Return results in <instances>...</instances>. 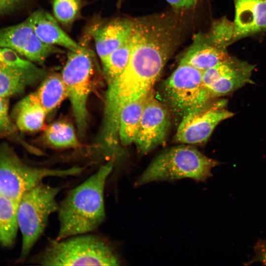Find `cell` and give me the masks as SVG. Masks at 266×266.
I'll use <instances>...</instances> for the list:
<instances>
[{
  "mask_svg": "<svg viewBox=\"0 0 266 266\" xmlns=\"http://www.w3.org/2000/svg\"><path fill=\"white\" fill-rule=\"evenodd\" d=\"M179 22L165 14L133 19L127 66L107 84L98 140L106 146L118 142L120 112L127 104L146 98L181 40Z\"/></svg>",
  "mask_w": 266,
  "mask_h": 266,
  "instance_id": "obj_1",
  "label": "cell"
},
{
  "mask_svg": "<svg viewBox=\"0 0 266 266\" xmlns=\"http://www.w3.org/2000/svg\"><path fill=\"white\" fill-rule=\"evenodd\" d=\"M112 168L113 163L110 161L67 193L59 204V229L56 240L88 233L104 221V187Z\"/></svg>",
  "mask_w": 266,
  "mask_h": 266,
  "instance_id": "obj_2",
  "label": "cell"
},
{
  "mask_svg": "<svg viewBox=\"0 0 266 266\" xmlns=\"http://www.w3.org/2000/svg\"><path fill=\"white\" fill-rule=\"evenodd\" d=\"M32 262L43 266H118L121 263L110 243L87 233L50 241Z\"/></svg>",
  "mask_w": 266,
  "mask_h": 266,
  "instance_id": "obj_3",
  "label": "cell"
},
{
  "mask_svg": "<svg viewBox=\"0 0 266 266\" xmlns=\"http://www.w3.org/2000/svg\"><path fill=\"white\" fill-rule=\"evenodd\" d=\"M219 164L196 148L181 145L161 152L138 177L135 185L191 178L204 182L212 176V169Z\"/></svg>",
  "mask_w": 266,
  "mask_h": 266,
  "instance_id": "obj_4",
  "label": "cell"
},
{
  "mask_svg": "<svg viewBox=\"0 0 266 266\" xmlns=\"http://www.w3.org/2000/svg\"><path fill=\"white\" fill-rule=\"evenodd\" d=\"M60 190L41 182L21 197L17 208L18 227L22 236L20 260L28 256L42 235L49 216L58 211L56 198Z\"/></svg>",
  "mask_w": 266,
  "mask_h": 266,
  "instance_id": "obj_5",
  "label": "cell"
},
{
  "mask_svg": "<svg viewBox=\"0 0 266 266\" xmlns=\"http://www.w3.org/2000/svg\"><path fill=\"white\" fill-rule=\"evenodd\" d=\"M83 169L79 166L66 169L32 166L25 163L8 145H0V190L2 196L17 202L44 178L77 175Z\"/></svg>",
  "mask_w": 266,
  "mask_h": 266,
  "instance_id": "obj_6",
  "label": "cell"
},
{
  "mask_svg": "<svg viewBox=\"0 0 266 266\" xmlns=\"http://www.w3.org/2000/svg\"><path fill=\"white\" fill-rule=\"evenodd\" d=\"M91 55L88 49L69 50L61 74L80 137L84 136L88 126L87 101L94 73Z\"/></svg>",
  "mask_w": 266,
  "mask_h": 266,
  "instance_id": "obj_7",
  "label": "cell"
},
{
  "mask_svg": "<svg viewBox=\"0 0 266 266\" xmlns=\"http://www.w3.org/2000/svg\"><path fill=\"white\" fill-rule=\"evenodd\" d=\"M164 95L172 111L182 118L216 100L203 84L202 71L181 62L165 81Z\"/></svg>",
  "mask_w": 266,
  "mask_h": 266,
  "instance_id": "obj_8",
  "label": "cell"
},
{
  "mask_svg": "<svg viewBox=\"0 0 266 266\" xmlns=\"http://www.w3.org/2000/svg\"><path fill=\"white\" fill-rule=\"evenodd\" d=\"M227 104L226 100H215L205 107L183 117L175 134L176 141L190 144L207 141L220 122L234 115L226 109Z\"/></svg>",
  "mask_w": 266,
  "mask_h": 266,
  "instance_id": "obj_9",
  "label": "cell"
},
{
  "mask_svg": "<svg viewBox=\"0 0 266 266\" xmlns=\"http://www.w3.org/2000/svg\"><path fill=\"white\" fill-rule=\"evenodd\" d=\"M170 124L166 108L157 100L153 91L147 96L134 141L139 153L146 154L165 139Z\"/></svg>",
  "mask_w": 266,
  "mask_h": 266,
  "instance_id": "obj_10",
  "label": "cell"
},
{
  "mask_svg": "<svg viewBox=\"0 0 266 266\" xmlns=\"http://www.w3.org/2000/svg\"><path fill=\"white\" fill-rule=\"evenodd\" d=\"M0 47L10 48L28 60L40 65L51 55L61 52L55 46L43 42L27 20L0 30Z\"/></svg>",
  "mask_w": 266,
  "mask_h": 266,
  "instance_id": "obj_11",
  "label": "cell"
},
{
  "mask_svg": "<svg viewBox=\"0 0 266 266\" xmlns=\"http://www.w3.org/2000/svg\"><path fill=\"white\" fill-rule=\"evenodd\" d=\"M233 43L266 31V0H233Z\"/></svg>",
  "mask_w": 266,
  "mask_h": 266,
  "instance_id": "obj_12",
  "label": "cell"
},
{
  "mask_svg": "<svg viewBox=\"0 0 266 266\" xmlns=\"http://www.w3.org/2000/svg\"><path fill=\"white\" fill-rule=\"evenodd\" d=\"M227 47L212 41L206 34H196L193 43L181 58V63L203 71L228 60Z\"/></svg>",
  "mask_w": 266,
  "mask_h": 266,
  "instance_id": "obj_13",
  "label": "cell"
},
{
  "mask_svg": "<svg viewBox=\"0 0 266 266\" xmlns=\"http://www.w3.org/2000/svg\"><path fill=\"white\" fill-rule=\"evenodd\" d=\"M133 19H117L94 29L91 34L100 61L122 45L130 36Z\"/></svg>",
  "mask_w": 266,
  "mask_h": 266,
  "instance_id": "obj_14",
  "label": "cell"
},
{
  "mask_svg": "<svg viewBox=\"0 0 266 266\" xmlns=\"http://www.w3.org/2000/svg\"><path fill=\"white\" fill-rule=\"evenodd\" d=\"M255 65L232 57L227 69L206 89L214 98L226 96L247 84H254L251 79Z\"/></svg>",
  "mask_w": 266,
  "mask_h": 266,
  "instance_id": "obj_15",
  "label": "cell"
},
{
  "mask_svg": "<svg viewBox=\"0 0 266 266\" xmlns=\"http://www.w3.org/2000/svg\"><path fill=\"white\" fill-rule=\"evenodd\" d=\"M38 38L44 43L60 46L71 51L85 50L65 32L49 13L41 10L33 12L27 19Z\"/></svg>",
  "mask_w": 266,
  "mask_h": 266,
  "instance_id": "obj_16",
  "label": "cell"
},
{
  "mask_svg": "<svg viewBox=\"0 0 266 266\" xmlns=\"http://www.w3.org/2000/svg\"><path fill=\"white\" fill-rule=\"evenodd\" d=\"M45 74V70L37 66L21 70L0 64V96L8 98L21 94L28 87L43 80Z\"/></svg>",
  "mask_w": 266,
  "mask_h": 266,
  "instance_id": "obj_17",
  "label": "cell"
},
{
  "mask_svg": "<svg viewBox=\"0 0 266 266\" xmlns=\"http://www.w3.org/2000/svg\"><path fill=\"white\" fill-rule=\"evenodd\" d=\"M47 114L34 92L19 101L12 111L15 125L20 131L24 132L40 130Z\"/></svg>",
  "mask_w": 266,
  "mask_h": 266,
  "instance_id": "obj_18",
  "label": "cell"
},
{
  "mask_svg": "<svg viewBox=\"0 0 266 266\" xmlns=\"http://www.w3.org/2000/svg\"><path fill=\"white\" fill-rule=\"evenodd\" d=\"M147 97L127 104L120 112L118 138L123 146L134 142Z\"/></svg>",
  "mask_w": 266,
  "mask_h": 266,
  "instance_id": "obj_19",
  "label": "cell"
},
{
  "mask_svg": "<svg viewBox=\"0 0 266 266\" xmlns=\"http://www.w3.org/2000/svg\"><path fill=\"white\" fill-rule=\"evenodd\" d=\"M34 92L35 95L48 114L57 108L67 98L66 89L61 74H52L42 80Z\"/></svg>",
  "mask_w": 266,
  "mask_h": 266,
  "instance_id": "obj_20",
  "label": "cell"
},
{
  "mask_svg": "<svg viewBox=\"0 0 266 266\" xmlns=\"http://www.w3.org/2000/svg\"><path fill=\"white\" fill-rule=\"evenodd\" d=\"M18 202L1 195L0 197V244L11 246L19 230L17 220Z\"/></svg>",
  "mask_w": 266,
  "mask_h": 266,
  "instance_id": "obj_21",
  "label": "cell"
},
{
  "mask_svg": "<svg viewBox=\"0 0 266 266\" xmlns=\"http://www.w3.org/2000/svg\"><path fill=\"white\" fill-rule=\"evenodd\" d=\"M44 137L50 145L58 148H77L80 145L74 128L65 121L50 124L45 131Z\"/></svg>",
  "mask_w": 266,
  "mask_h": 266,
  "instance_id": "obj_22",
  "label": "cell"
},
{
  "mask_svg": "<svg viewBox=\"0 0 266 266\" xmlns=\"http://www.w3.org/2000/svg\"><path fill=\"white\" fill-rule=\"evenodd\" d=\"M131 51V35L119 48L101 62L107 84L117 78L128 64Z\"/></svg>",
  "mask_w": 266,
  "mask_h": 266,
  "instance_id": "obj_23",
  "label": "cell"
},
{
  "mask_svg": "<svg viewBox=\"0 0 266 266\" xmlns=\"http://www.w3.org/2000/svg\"><path fill=\"white\" fill-rule=\"evenodd\" d=\"M214 42L225 47L233 43V24L226 18L215 22L206 33Z\"/></svg>",
  "mask_w": 266,
  "mask_h": 266,
  "instance_id": "obj_24",
  "label": "cell"
},
{
  "mask_svg": "<svg viewBox=\"0 0 266 266\" xmlns=\"http://www.w3.org/2000/svg\"><path fill=\"white\" fill-rule=\"evenodd\" d=\"M79 7L78 0H53V11L55 19L63 24H69L74 21Z\"/></svg>",
  "mask_w": 266,
  "mask_h": 266,
  "instance_id": "obj_25",
  "label": "cell"
},
{
  "mask_svg": "<svg viewBox=\"0 0 266 266\" xmlns=\"http://www.w3.org/2000/svg\"><path fill=\"white\" fill-rule=\"evenodd\" d=\"M0 64L16 69H29L37 66L33 62L20 57L14 50L7 47H0Z\"/></svg>",
  "mask_w": 266,
  "mask_h": 266,
  "instance_id": "obj_26",
  "label": "cell"
},
{
  "mask_svg": "<svg viewBox=\"0 0 266 266\" xmlns=\"http://www.w3.org/2000/svg\"><path fill=\"white\" fill-rule=\"evenodd\" d=\"M16 128L9 114L8 98L0 96V136L14 137Z\"/></svg>",
  "mask_w": 266,
  "mask_h": 266,
  "instance_id": "obj_27",
  "label": "cell"
},
{
  "mask_svg": "<svg viewBox=\"0 0 266 266\" xmlns=\"http://www.w3.org/2000/svg\"><path fill=\"white\" fill-rule=\"evenodd\" d=\"M176 10H186L194 7L199 0H166Z\"/></svg>",
  "mask_w": 266,
  "mask_h": 266,
  "instance_id": "obj_28",
  "label": "cell"
},
{
  "mask_svg": "<svg viewBox=\"0 0 266 266\" xmlns=\"http://www.w3.org/2000/svg\"><path fill=\"white\" fill-rule=\"evenodd\" d=\"M21 1V0H0V14L14 8Z\"/></svg>",
  "mask_w": 266,
  "mask_h": 266,
  "instance_id": "obj_29",
  "label": "cell"
},
{
  "mask_svg": "<svg viewBox=\"0 0 266 266\" xmlns=\"http://www.w3.org/2000/svg\"><path fill=\"white\" fill-rule=\"evenodd\" d=\"M1 192H0V197L1 196Z\"/></svg>",
  "mask_w": 266,
  "mask_h": 266,
  "instance_id": "obj_30",
  "label": "cell"
}]
</instances>
